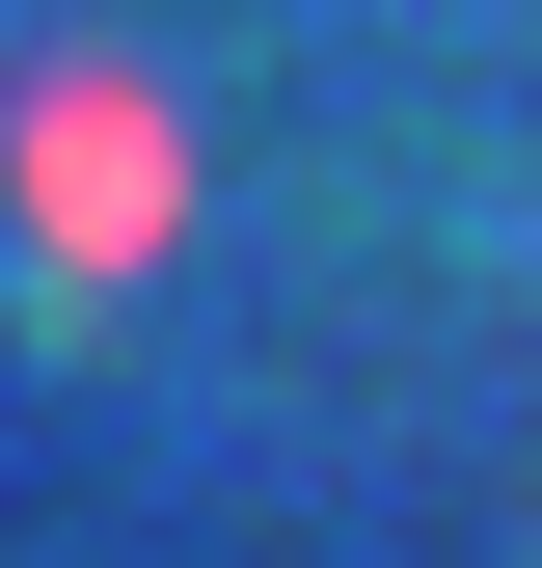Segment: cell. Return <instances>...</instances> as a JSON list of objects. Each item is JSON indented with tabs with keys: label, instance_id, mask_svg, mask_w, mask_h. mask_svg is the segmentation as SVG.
<instances>
[{
	"label": "cell",
	"instance_id": "obj_1",
	"mask_svg": "<svg viewBox=\"0 0 542 568\" xmlns=\"http://www.w3.org/2000/svg\"><path fill=\"white\" fill-rule=\"evenodd\" d=\"M28 217L82 244V271H136V217H163V135H136V109H28Z\"/></svg>",
	"mask_w": 542,
	"mask_h": 568
}]
</instances>
